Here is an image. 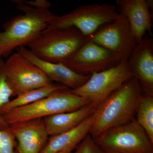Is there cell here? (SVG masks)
<instances>
[{
    "label": "cell",
    "mask_w": 153,
    "mask_h": 153,
    "mask_svg": "<svg viewBox=\"0 0 153 153\" xmlns=\"http://www.w3.org/2000/svg\"><path fill=\"white\" fill-rule=\"evenodd\" d=\"M23 2L30 7L40 10H49L52 4L47 0H34L23 1Z\"/></svg>",
    "instance_id": "cell-22"
},
{
    "label": "cell",
    "mask_w": 153,
    "mask_h": 153,
    "mask_svg": "<svg viewBox=\"0 0 153 153\" xmlns=\"http://www.w3.org/2000/svg\"><path fill=\"white\" fill-rule=\"evenodd\" d=\"M88 41L87 36L74 27L47 28L28 46L38 58L61 63Z\"/></svg>",
    "instance_id": "cell-4"
},
{
    "label": "cell",
    "mask_w": 153,
    "mask_h": 153,
    "mask_svg": "<svg viewBox=\"0 0 153 153\" xmlns=\"http://www.w3.org/2000/svg\"><path fill=\"white\" fill-rule=\"evenodd\" d=\"M133 77L138 80L143 93L153 96V51L149 36L138 43L127 62Z\"/></svg>",
    "instance_id": "cell-11"
},
{
    "label": "cell",
    "mask_w": 153,
    "mask_h": 153,
    "mask_svg": "<svg viewBox=\"0 0 153 153\" xmlns=\"http://www.w3.org/2000/svg\"><path fill=\"white\" fill-rule=\"evenodd\" d=\"M7 80L13 97L52 83L41 69L19 52L5 62Z\"/></svg>",
    "instance_id": "cell-9"
},
{
    "label": "cell",
    "mask_w": 153,
    "mask_h": 153,
    "mask_svg": "<svg viewBox=\"0 0 153 153\" xmlns=\"http://www.w3.org/2000/svg\"><path fill=\"white\" fill-rule=\"evenodd\" d=\"M153 1L146 0H117L118 12L127 22L137 43L148 32L152 34V14L150 9Z\"/></svg>",
    "instance_id": "cell-12"
},
{
    "label": "cell",
    "mask_w": 153,
    "mask_h": 153,
    "mask_svg": "<svg viewBox=\"0 0 153 153\" xmlns=\"http://www.w3.org/2000/svg\"><path fill=\"white\" fill-rule=\"evenodd\" d=\"M143 91L134 77L129 79L96 107L89 131L93 139L110 129L129 122L135 117Z\"/></svg>",
    "instance_id": "cell-1"
},
{
    "label": "cell",
    "mask_w": 153,
    "mask_h": 153,
    "mask_svg": "<svg viewBox=\"0 0 153 153\" xmlns=\"http://www.w3.org/2000/svg\"><path fill=\"white\" fill-rule=\"evenodd\" d=\"M133 77L127 63L121 62L112 68L94 73L83 85L70 91L75 95L88 99L96 108Z\"/></svg>",
    "instance_id": "cell-7"
},
{
    "label": "cell",
    "mask_w": 153,
    "mask_h": 153,
    "mask_svg": "<svg viewBox=\"0 0 153 153\" xmlns=\"http://www.w3.org/2000/svg\"><path fill=\"white\" fill-rule=\"evenodd\" d=\"M13 97L12 88L9 85L6 76L5 62L0 59V129L5 130L9 128V126L4 121L1 115V110L4 105L10 100Z\"/></svg>",
    "instance_id": "cell-19"
},
{
    "label": "cell",
    "mask_w": 153,
    "mask_h": 153,
    "mask_svg": "<svg viewBox=\"0 0 153 153\" xmlns=\"http://www.w3.org/2000/svg\"><path fill=\"white\" fill-rule=\"evenodd\" d=\"M18 10L24 14L13 17L0 32V55L7 57L14 49L25 47L36 40L47 29L55 14L49 10H40L26 4L23 1H14Z\"/></svg>",
    "instance_id": "cell-2"
},
{
    "label": "cell",
    "mask_w": 153,
    "mask_h": 153,
    "mask_svg": "<svg viewBox=\"0 0 153 153\" xmlns=\"http://www.w3.org/2000/svg\"><path fill=\"white\" fill-rule=\"evenodd\" d=\"M17 141L8 129H0V153H16Z\"/></svg>",
    "instance_id": "cell-20"
},
{
    "label": "cell",
    "mask_w": 153,
    "mask_h": 153,
    "mask_svg": "<svg viewBox=\"0 0 153 153\" xmlns=\"http://www.w3.org/2000/svg\"><path fill=\"white\" fill-rule=\"evenodd\" d=\"M73 153H103L93 138L88 134L76 148Z\"/></svg>",
    "instance_id": "cell-21"
},
{
    "label": "cell",
    "mask_w": 153,
    "mask_h": 153,
    "mask_svg": "<svg viewBox=\"0 0 153 153\" xmlns=\"http://www.w3.org/2000/svg\"><path fill=\"white\" fill-rule=\"evenodd\" d=\"M58 153H72L67 152H59Z\"/></svg>",
    "instance_id": "cell-23"
},
{
    "label": "cell",
    "mask_w": 153,
    "mask_h": 153,
    "mask_svg": "<svg viewBox=\"0 0 153 153\" xmlns=\"http://www.w3.org/2000/svg\"><path fill=\"white\" fill-rule=\"evenodd\" d=\"M90 103L88 99L75 95L67 88L55 91L32 104L4 111L1 115L9 126L17 123L74 111Z\"/></svg>",
    "instance_id": "cell-3"
},
{
    "label": "cell",
    "mask_w": 153,
    "mask_h": 153,
    "mask_svg": "<svg viewBox=\"0 0 153 153\" xmlns=\"http://www.w3.org/2000/svg\"><path fill=\"white\" fill-rule=\"evenodd\" d=\"M120 62L112 52L88 41L61 63L77 74L88 75L112 68Z\"/></svg>",
    "instance_id": "cell-10"
},
{
    "label": "cell",
    "mask_w": 153,
    "mask_h": 153,
    "mask_svg": "<svg viewBox=\"0 0 153 153\" xmlns=\"http://www.w3.org/2000/svg\"><path fill=\"white\" fill-rule=\"evenodd\" d=\"M135 118L153 143V96L143 93Z\"/></svg>",
    "instance_id": "cell-18"
},
{
    "label": "cell",
    "mask_w": 153,
    "mask_h": 153,
    "mask_svg": "<svg viewBox=\"0 0 153 153\" xmlns=\"http://www.w3.org/2000/svg\"><path fill=\"white\" fill-rule=\"evenodd\" d=\"M119 16L114 5H82L65 15H55L49 20L47 28L74 27L88 37L116 20Z\"/></svg>",
    "instance_id": "cell-6"
},
{
    "label": "cell",
    "mask_w": 153,
    "mask_h": 153,
    "mask_svg": "<svg viewBox=\"0 0 153 153\" xmlns=\"http://www.w3.org/2000/svg\"><path fill=\"white\" fill-rule=\"evenodd\" d=\"M93 139L103 153H153V143L135 118Z\"/></svg>",
    "instance_id": "cell-5"
},
{
    "label": "cell",
    "mask_w": 153,
    "mask_h": 153,
    "mask_svg": "<svg viewBox=\"0 0 153 153\" xmlns=\"http://www.w3.org/2000/svg\"><path fill=\"white\" fill-rule=\"evenodd\" d=\"M94 119V112L74 128L66 132L51 137L40 153H72L89 134Z\"/></svg>",
    "instance_id": "cell-15"
},
{
    "label": "cell",
    "mask_w": 153,
    "mask_h": 153,
    "mask_svg": "<svg viewBox=\"0 0 153 153\" xmlns=\"http://www.w3.org/2000/svg\"><path fill=\"white\" fill-rule=\"evenodd\" d=\"M88 40L112 52L121 62L126 63L137 44L128 23L120 14L116 20L88 36Z\"/></svg>",
    "instance_id": "cell-8"
},
{
    "label": "cell",
    "mask_w": 153,
    "mask_h": 153,
    "mask_svg": "<svg viewBox=\"0 0 153 153\" xmlns=\"http://www.w3.org/2000/svg\"><path fill=\"white\" fill-rule=\"evenodd\" d=\"M18 52L40 68L49 80L61 83L69 89H76L87 82L91 75L75 73L61 63H54L38 58L25 47L17 48Z\"/></svg>",
    "instance_id": "cell-14"
},
{
    "label": "cell",
    "mask_w": 153,
    "mask_h": 153,
    "mask_svg": "<svg viewBox=\"0 0 153 153\" xmlns=\"http://www.w3.org/2000/svg\"><path fill=\"white\" fill-rule=\"evenodd\" d=\"M1 57H2V56H1V55H0V59H1Z\"/></svg>",
    "instance_id": "cell-24"
},
{
    "label": "cell",
    "mask_w": 153,
    "mask_h": 153,
    "mask_svg": "<svg viewBox=\"0 0 153 153\" xmlns=\"http://www.w3.org/2000/svg\"><path fill=\"white\" fill-rule=\"evenodd\" d=\"M9 129L17 141L16 153H40L48 140L43 119L13 124Z\"/></svg>",
    "instance_id": "cell-13"
},
{
    "label": "cell",
    "mask_w": 153,
    "mask_h": 153,
    "mask_svg": "<svg viewBox=\"0 0 153 153\" xmlns=\"http://www.w3.org/2000/svg\"><path fill=\"white\" fill-rule=\"evenodd\" d=\"M90 104L74 111L62 113L43 119L47 133L51 137L66 132L74 128L95 111Z\"/></svg>",
    "instance_id": "cell-16"
},
{
    "label": "cell",
    "mask_w": 153,
    "mask_h": 153,
    "mask_svg": "<svg viewBox=\"0 0 153 153\" xmlns=\"http://www.w3.org/2000/svg\"><path fill=\"white\" fill-rule=\"evenodd\" d=\"M67 88H68L62 84L51 83L44 87L27 91L18 96L13 100H10L9 102L3 106L1 110V113L32 104L49 96L55 91Z\"/></svg>",
    "instance_id": "cell-17"
}]
</instances>
